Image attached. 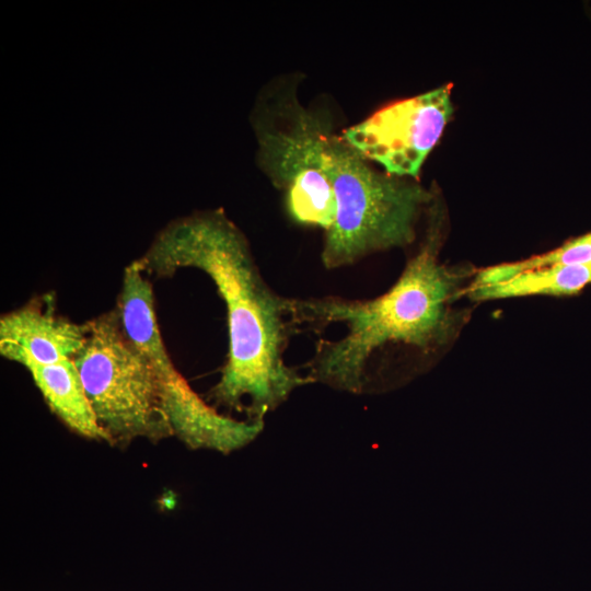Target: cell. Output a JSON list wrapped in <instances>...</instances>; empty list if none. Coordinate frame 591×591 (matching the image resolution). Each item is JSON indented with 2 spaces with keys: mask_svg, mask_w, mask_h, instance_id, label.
Masks as SVG:
<instances>
[{
  "mask_svg": "<svg viewBox=\"0 0 591 591\" xmlns=\"http://www.w3.org/2000/svg\"><path fill=\"white\" fill-rule=\"evenodd\" d=\"M253 125L259 165L282 190L289 217L298 224L329 230L336 201L325 173L323 142L331 119L302 106L296 90L282 89L258 102Z\"/></svg>",
  "mask_w": 591,
  "mask_h": 591,
  "instance_id": "5",
  "label": "cell"
},
{
  "mask_svg": "<svg viewBox=\"0 0 591 591\" xmlns=\"http://www.w3.org/2000/svg\"><path fill=\"white\" fill-rule=\"evenodd\" d=\"M430 215L419 252L382 296L371 300L291 298L296 328L339 324L345 329L338 339L321 340L316 346L306 364L310 383L363 394L373 361L386 347L401 344L427 354L452 337L457 321L450 304L467 275L439 263L441 222L438 211Z\"/></svg>",
  "mask_w": 591,
  "mask_h": 591,
  "instance_id": "2",
  "label": "cell"
},
{
  "mask_svg": "<svg viewBox=\"0 0 591 591\" xmlns=\"http://www.w3.org/2000/svg\"><path fill=\"white\" fill-rule=\"evenodd\" d=\"M589 283H591V262L524 271L502 282L466 289V293L474 300L531 294L567 296L579 292Z\"/></svg>",
  "mask_w": 591,
  "mask_h": 591,
  "instance_id": "10",
  "label": "cell"
},
{
  "mask_svg": "<svg viewBox=\"0 0 591 591\" xmlns=\"http://www.w3.org/2000/svg\"><path fill=\"white\" fill-rule=\"evenodd\" d=\"M22 366L30 372L50 410L69 429L84 438L107 442L72 360L51 364L25 361Z\"/></svg>",
  "mask_w": 591,
  "mask_h": 591,
  "instance_id": "9",
  "label": "cell"
},
{
  "mask_svg": "<svg viewBox=\"0 0 591 591\" xmlns=\"http://www.w3.org/2000/svg\"><path fill=\"white\" fill-rule=\"evenodd\" d=\"M84 338L83 324L57 314L49 296L5 313L0 318V354L20 364L72 360Z\"/></svg>",
  "mask_w": 591,
  "mask_h": 591,
  "instance_id": "8",
  "label": "cell"
},
{
  "mask_svg": "<svg viewBox=\"0 0 591 591\" xmlns=\"http://www.w3.org/2000/svg\"><path fill=\"white\" fill-rule=\"evenodd\" d=\"M115 309L125 333L155 370L173 437L193 450L229 454L260 434L264 420H239L220 414L176 370L158 326L152 285L135 260L125 268Z\"/></svg>",
  "mask_w": 591,
  "mask_h": 591,
  "instance_id": "6",
  "label": "cell"
},
{
  "mask_svg": "<svg viewBox=\"0 0 591 591\" xmlns=\"http://www.w3.org/2000/svg\"><path fill=\"white\" fill-rule=\"evenodd\" d=\"M323 160L336 201L335 221L325 232L321 253L326 269L414 241L417 220L433 199L429 190L373 170L333 128L324 137Z\"/></svg>",
  "mask_w": 591,
  "mask_h": 591,
  "instance_id": "3",
  "label": "cell"
},
{
  "mask_svg": "<svg viewBox=\"0 0 591 591\" xmlns=\"http://www.w3.org/2000/svg\"><path fill=\"white\" fill-rule=\"evenodd\" d=\"M591 262V232L566 242L548 253L521 262L501 264L480 270L470 289L506 281L521 273L544 267Z\"/></svg>",
  "mask_w": 591,
  "mask_h": 591,
  "instance_id": "11",
  "label": "cell"
},
{
  "mask_svg": "<svg viewBox=\"0 0 591 591\" xmlns=\"http://www.w3.org/2000/svg\"><path fill=\"white\" fill-rule=\"evenodd\" d=\"M83 329L72 361L107 442L173 437L155 370L125 333L116 309L83 323Z\"/></svg>",
  "mask_w": 591,
  "mask_h": 591,
  "instance_id": "4",
  "label": "cell"
},
{
  "mask_svg": "<svg viewBox=\"0 0 591 591\" xmlns=\"http://www.w3.org/2000/svg\"><path fill=\"white\" fill-rule=\"evenodd\" d=\"M136 263L147 276L165 278L182 268L204 271L227 309L229 350L210 396L219 405L264 420L298 387L310 383L285 361L292 329L291 298L263 278L243 232L219 210L167 223Z\"/></svg>",
  "mask_w": 591,
  "mask_h": 591,
  "instance_id": "1",
  "label": "cell"
},
{
  "mask_svg": "<svg viewBox=\"0 0 591 591\" xmlns=\"http://www.w3.org/2000/svg\"><path fill=\"white\" fill-rule=\"evenodd\" d=\"M452 84L392 103L346 129L343 138L385 173L417 177L452 117Z\"/></svg>",
  "mask_w": 591,
  "mask_h": 591,
  "instance_id": "7",
  "label": "cell"
}]
</instances>
